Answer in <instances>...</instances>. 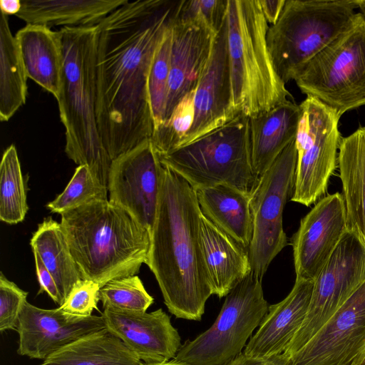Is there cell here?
<instances>
[{
  "instance_id": "603a6c76",
  "label": "cell",
  "mask_w": 365,
  "mask_h": 365,
  "mask_svg": "<svg viewBox=\"0 0 365 365\" xmlns=\"http://www.w3.org/2000/svg\"><path fill=\"white\" fill-rule=\"evenodd\" d=\"M15 38L27 77L56 98L63 67L58 31L44 25L26 24Z\"/></svg>"
},
{
  "instance_id": "7a4b0ae2",
  "label": "cell",
  "mask_w": 365,
  "mask_h": 365,
  "mask_svg": "<svg viewBox=\"0 0 365 365\" xmlns=\"http://www.w3.org/2000/svg\"><path fill=\"white\" fill-rule=\"evenodd\" d=\"M163 165L147 265L177 318L200 321L212 294L201 248L202 212L195 189Z\"/></svg>"
},
{
  "instance_id": "d590c367",
  "label": "cell",
  "mask_w": 365,
  "mask_h": 365,
  "mask_svg": "<svg viewBox=\"0 0 365 365\" xmlns=\"http://www.w3.org/2000/svg\"><path fill=\"white\" fill-rule=\"evenodd\" d=\"M28 292L0 274V331L16 329Z\"/></svg>"
},
{
  "instance_id": "f1b7e54d",
  "label": "cell",
  "mask_w": 365,
  "mask_h": 365,
  "mask_svg": "<svg viewBox=\"0 0 365 365\" xmlns=\"http://www.w3.org/2000/svg\"><path fill=\"white\" fill-rule=\"evenodd\" d=\"M26 74L7 16L0 14V120L8 121L26 102Z\"/></svg>"
},
{
  "instance_id": "3957f363",
  "label": "cell",
  "mask_w": 365,
  "mask_h": 365,
  "mask_svg": "<svg viewBox=\"0 0 365 365\" xmlns=\"http://www.w3.org/2000/svg\"><path fill=\"white\" fill-rule=\"evenodd\" d=\"M61 225L83 279L99 284L135 275L147 264L150 232L125 210L99 200L61 215Z\"/></svg>"
},
{
  "instance_id": "484cf974",
  "label": "cell",
  "mask_w": 365,
  "mask_h": 365,
  "mask_svg": "<svg viewBox=\"0 0 365 365\" xmlns=\"http://www.w3.org/2000/svg\"><path fill=\"white\" fill-rule=\"evenodd\" d=\"M337 164L348 230L365 245V127L341 138Z\"/></svg>"
},
{
  "instance_id": "9c48e42d",
  "label": "cell",
  "mask_w": 365,
  "mask_h": 365,
  "mask_svg": "<svg viewBox=\"0 0 365 365\" xmlns=\"http://www.w3.org/2000/svg\"><path fill=\"white\" fill-rule=\"evenodd\" d=\"M262 279L251 272L225 297L211 327L180 347L173 361L187 365H222L242 353L268 312Z\"/></svg>"
},
{
  "instance_id": "60d3db41",
  "label": "cell",
  "mask_w": 365,
  "mask_h": 365,
  "mask_svg": "<svg viewBox=\"0 0 365 365\" xmlns=\"http://www.w3.org/2000/svg\"><path fill=\"white\" fill-rule=\"evenodd\" d=\"M21 7V1L19 0H1L0 8L1 12L6 16L9 14L16 15Z\"/></svg>"
},
{
  "instance_id": "8fae6325",
  "label": "cell",
  "mask_w": 365,
  "mask_h": 365,
  "mask_svg": "<svg viewBox=\"0 0 365 365\" xmlns=\"http://www.w3.org/2000/svg\"><path fill=\"white\" fill-rule=\"evenodd\" d=\"M301 115L295 138L297 153L295 182L291 200L310 206L327 192L338 159L340 117L317 98L299 104Z\"/></svg>"
},
{
  "instance_id": "f35d334b",
  "label": "cell",
  "mask_w": 365,
  "mask_h": 365,
  "mask_svg": "<svg viewBox=\"0 0 365 365\" xmlns=\"http://www.w3.org/2000/svg\"><path fill=\"white\" fill-rule=\"evenodd\" d=\"M288 357L284 354L268 357H257L242 352L222 365H287Z\"/></svg>"
},
{
  "instance_id": "8d00e7d4",
  "label": "cell",
  "mask_w": 365,
  "mask_h": 365,
  "mask_svg": "<svg viewBox=\"0 0 365 365\" xmlns=\"http://www.w3.org/2000/svg\"><path fill=\"white\" fill-rule=\"evenodd\" d=\"M99 284L90 279L78 281L71 289L64 303L59 308L64 312L81 317L92 315L100 301Z\"/></svg>"
},
{
  "instance_id": "83f0119b",
  "label": "cell",
  "mask_w": 365,
  "mask_h": 365,
  "mask_svg": "<svg viewBox=\"0 0 365 365\" xmlns=\"http://www.w3.org/2000/svg\"><path fill=\"white\" fill-rule=\"evenodd\" d=\"M30 245L54 278L63 304L73 285L82 277L61 223L51 217L45 218L33 233Z\"/></svg>"
},
{
  "instance_id": "cb8c5ba5",
  "label": "cell",
  "mask_w": 365,
  "mask_h": 365,
  "mask_svg": "<svg viewBox=\"0 0 365 365\" xmlns=\"http://www.w3.org/2000/svg\"><path fill=\"white\" fill-rule=\"evenodd\" d=\"M195 190L202 214L248 249L253 231L250 193L227 184Z\"/></svg>"
},
{
  "instance_id": "44dd1931",
  "label": "cell",
  "mask_w": 365,
  "mask_h": 365,
  "mask_svg": "<svg viewBox=\"0 0 365 365\" xmlns=\"http://www.w3.org/2000/svg\"><path fill=\"white\" fill-rule=\"evenodd\" d=\"M200 241L212 294L226 297L252 272L247 249L202 214Z\"/></svg>"
},
{
  "instance_id": "52a82bcc",
  "label": "cell",
  "mask_w": 365,
  "mask_h": 365,
  "mask_svg": "<svg viewBox=\"0 0 365 365\" xmlns=\"http://www.w3.org/2000/svg\"><path fill=\"white\" fill-rule=\"evenodd\" d=\"M159 156L162 164L195 190L227 184L250 193L257 179L252 165L249 118L242 115Z\"/></svg>"
},
{
  "instance_id": "b9f144b4",
  "label": "cell",
  "mask_w": 365,
  "mask_h": 365,
  "mask_svg": "<svg viewBox=\"0 0 365 365\" xmlns=\"http://www.w3.org/2000/svg\"><path fill=\"white\" fill-rule=\"evenodd\" d=\"M140 365H187V364L176 362V361L172 360L170 361H166L164 363H159V364H148L142 363Z\"/></svg>"
},
{
  "instance_id": "d6986e66",
  "label": "cell",
  "mask_w": 365,
  "mask_h": 365,
  "mask_svg": "<svg viewBox=\"0 0 365 365\" xmlns=\"http://www.w3.org/2000/svg\"><path fill=\"white\" fill-rule=\"evenodd\" d=\"M216 34L202 21L179 20L174 16L165 121L180 100L196 88L210 58Z\"/></svg>"
},
{
  "instance_id": "ab89813d",
  "label": "cell",
  "mask_w": 365,
  "mask_h": 365,
  "mask_svg": "<svg viewBox=\"0 0 365 365\" xmlns=\"http://www.w3.org/2000/svg\"><path fill=\"white\" fill-rule=\"evenodd\" d=\"M258 1L267 23L274 25L282 11L286 0H258Z\"/></svg>"
},
{
  "instance_id": "836d02e7",
  "label": "cell",
  "mask_w": 365,
  "mask_h": 365,
  "mask_svg": "<svg viewBox=\"0 0 365 365\" xmlns=\"http://www.w3.org/2000/svg\"><path fill=\"white\" fill-rule=\"evenodd\" d=\"M99 296L104 309L145 312L154 302L137 275L108 282L101 288Z\"/></svg>"
},
{
  "instance_id": "30bf717a",
  "label": "cell",
  "mask_w": 365,
  "mask_h": 365,
  "mask_svg": "<svg viewBox=\"0 0 365 365\" xmlns=\"http://www.w3.org/2000/svg\"><path fill=\"white\" fill-rule=\"evenodd\" d=\"M297 160L294 139L257 179L250 193L253 231L247 252L252 272L262 279L272 261L287 245L282 217L293 195Z\"/></svg>"
},
{
  "instance_id": "5bb4252c",
  "label": "cell",
  "mask_w": 365,
  "mask_h": 365,
  "mask_svg": "<svg viewBox=\"0 0 365 365\" xmlns=\"http://www.w3.org/2000/svg\"><path fill=\"white\" fill-rule=\"evenodd\" d=\"M365 364V281L287 365Z\"/></svg>"
},
{
  "instance_id": "7402d4cb",
  "label": "cell",
  "mask_w": 365,
  "mask_h": 365,
  "mask_svg": "<svg viewBox=\"0 0 365 365\" xmlns=\"http://www.w3.org/2000/svg\"><path fill=\"white\" fill-rule=\"evenodd\" d=\"M300 106L287 100L249 118L252 165L259 178L296 138Z\"/></svg>"
},
{
  "instance_id": "8992f818",
  "label": "cell",
  "mask_w": 365,
  "mask_h": 365,
  "mask_svg": "<svg viewBox=\"0 0 365 365\" xmlns=\"http://www.w3.org/2000/svg\"><path fill=\"white\" fill-rule=\"evenodd\" d=\"M356 0H286L267 43L275 71L284 83L329 45L356 13Z\"/></svg>"
},
{
  "instance_id": "ee69618b",
  "label": "cell",
  "mask_w": 365,
  "mask_h": 365,
  "mask_svg": "<svg viewBox=\"0 0 365 365\" xmlns=\"http://www.w3.org/2000/svg\"><path fill=\"white\" fill-rule=\"evenodd\" d=\"M365 365V364H364Z\"/></svg>"
},
{
  "instance_id": "2e32d148",
  "label": "cell",
  "mask_w": 365,
  "mask_h": 365,
  "mask_svg": "<svg viewBox=\"0 0 365 365\" xmlns=\"http://www.w3.org/2000/svg\"><path fill=\"white\" fill-rule=\"evenodd\" d=\"M105 329L101 316L76 317L59 307L46 309L26 302L16 329L19 336L17 353L45 360L76 340Z\"/></svg>"
},
{
  "instance_id": "4316f807",
  "label": "cell",
  "mask_w": 365,
  "mask_h": 365,
  "mask_svg": "<svg viewBox=\"0 0 365 365\" xmlns=\"http://www.w3.org/2000/svg\"><path fill=\"white\" fill-rule=\"evenodd\" d=\"M139 358L107 329L63 346L41 365H140Z\"/></svg>"
},
{
  "instance_id": "74e56055",
  "label": "cell",
  "mask_w": 365,
  "mask_h": 365,
  "mask_svg": "<svg viewBox=\"0 0 365 365\" xmlns=\"http://www.w3.org/2000/svg\"><path fill=\"white\" fill-rule=\"evenodd\" d=\"M37 279L40 285L38 294L46 292L53 301L60 306L63 302L51 272L46 268L41 257L36 251H33Z\"/></svg>"
},
{
  "instance_id": "d4e9b609",
  "label": "cell",
  "mask_w": 365,
  "mask_h": 365,
  "mask_svg": "<svg viewBox=\"0 0 365 365\" xmlns=\"http://www.w3.org/2000/svg\"><path fill=\"white\" fill-rule=\"evenodd\" d=\"M128 0H23L16 15L27 24L63 27L97 26Z\"/></svg>"
},
{
  "instance_id": "7bdbcfd3",
  "label": "cell",
  "mask_w": 365,
  "mask_h": 365,
  "mask_svg": "<svg viewBox=\"0 0 365 365\" xmlns=\"http://www.w3.org/2000/svg\"><path fill=\"white\" fill-rule=\"evenodd\" d=\"M358 8L360 9V12H361L365 16V0H356Z\"/></svg>"
},
{
  "instance_id": "9a60e30c",
  "label": "cell",
  "mask_w": 365,
  "mask_h": 365,
  "mask_svg": "<svg viewBox=\"0 0 365 365\" xmlns=\"http://www.w3.org/2000/svg\"><path fill=\"white\" fill-rule=\"evenodd\" d=\"M348 230L343 195L321 198L292 239L296 279L314 280Z\"/></svg>"
},
{
  "instance_id": "277c9868",
  "label": "cell",
  "mask_w": 365,
  "mask_h": 365,
  "mask_svg": "<svg viewBox=\"0 0 365 365\" xmlns=\"http://www.w3.org/2000/svg\"><path fill=\"white\" fill-rule=\"evenodd\" d=\"M60 88L56 98L65 127L67 156L86 165L106 187L112 160L97 123V27H62Z\"/></svg>"
},
{
  "instance_id": "ac0fdd59",
  "label": "cell",
  "mask_w": 365,
  "mask_h": 365,
  "mask_svg": "<svg viewBox=\"0 0 365 365\" xmlns=\"http://www.w3.org/2000/svg\"><path fill=\"white\" fill-rule=\"evenodd\" d=\"M101 317L106 329L145 364L168 361L182 346L177 329L162 309L148 313L108 307Z\"/></svg>"
},
{
  "instance_id": "ffe728a7",
  "label": "cell",
  "mask_w": 365,
  "mask_h": 365,
  "mask_svg": "<svg viewBox=\"0 0 365 365\" xmlns=\"http://www.w3.org/2000/svg\"><path fill=\"white\" fill-rule=\"evenodd\" d=\"M313 287V280L296 279L289 294L279 303L269 306L242 352L257 357L284 354L305 319Z\"/></svg>"
},
{
  "instance_id": "e575fe53",
  "label": "cell",
  "mask_w": 365,
  "mask_h": 365,
  "mask_svg": "<svg viewBox=\"0 0 365 365\" xmlns=\"http://www.w3.org/2000/svg\"><path fill=\"white\" fill-rule=\"evenodd\" d=\"M227 0L179 1L175 18L182 21H200L217 33L227 14Z\"/></svg>"
},
{
  "instance_id": "6da1fadb",
  "label": "cell",
  "mask_w": 365,
  "mask_h": 365,
  "mask_svg": "<svg viewBox=\"0 0 365 365\" xmlns=\"http://www.w3.org/2000/svg\"><path fill=\"white\" fill-rule=\"evenodd\" d=\"M179 1H128L97 26V123L111 160L151 139L148 78Z\"/></svg>"
},
{
  "instance_id": "4dcf8cb0",
  "label": "cell",
  "mask_w": 365,
  "mask_h": 365,
  "mask_svg": "<svg viewBox=\"0 0 365 365\" xmlns=\"http://www.w3.org/2000/svg\"><path fill=\"white\" fill-rule=\"evenodd\" d=\"M172 24L173 22L166 29L155 51L148 73V93L154 131L160 127L165 120L169 91Z\"/></svg>"
},
{
  "instance_id": "d6a6232c",
  "label": "cell",
  "mask_w": 365,
  "mask_h": 365,
  "mask_svg": "<svg viewBox=\"0 0 365 365\" xmlns=\"http://www.w3.org/2000/svg\"><path fill=\"white\" fill-rule=\"evenodd\" d=\"M195 89L186 94L165 123L153 132L151 140L159 155L182 145L195 118Z\"/></svg>"
},
{
  "instance_id": "1f68e13d",
  "label": "cell",
  "mask_w": 365,
  "mask_h": 365,
  "mask_svg": "<svg viewBox=\"0 0 365 365\" xmlns=\"http://www.w3.org/2000/svg\"><path fill=\"white\" fill-rule=\"evenodd\" d=\"M108 188L86 165H78L64 190L46 205L53 213H62L99 200H108Z\"/></svg>"
},
{
  "instance_id": "f546056e",
  "label": "cell",
  "mask_w": 365,
  "mask_h": 365,
  "mask_svg": "<svg viewBox=\"0 0 365 365\" xmlns=\"http://www.w3.org/2000/svg\"><path fill=\"white\" fill-rule=\"evenodd\" d=\"M29 206L17 150L11 145L0 164V220L10 225L22 222Z\"/></svg>"
},
{
  "instance_id": "5b68a950",
  "label": "cell",
  "mask_w": 365,
  "mask_h": 365,
  "mask_svg": "<svg viewBox=\"0 0 365 365\" xmlns=\"http://www.w3.org/2000/svg\"><path fill=\"white\" fill-rule=\"evenodd\" d=\"M268 29L258 0H227V51L236 115L252 117L291 96L274 70L267 48Z\"/></svg>"
},
{
  "instance_id": "4fadbf2b",
  "label": "cell",
  "mask_w": 365,
  "mask_h": 365,
  "mask_svg": "<svg viewBox=\"0 0 365 365\" xmlns=\"http://www.w3.org/2000/svg\"><path fill=\"white\" fill-rule=\"evenodd\" d=\"M163 165L148 139L112 160L108 179V200L125 210L150 234L160 190Z\"/></svg>"
},
{
  "instance_id": "7c38bea8",
  "label": "cell",
  "mask_w": 365,
  "mask_h": 365,
  "mask_svg": "<svg viewBox=\"0 0 365 365\" xmlns=\"http://www.w3.org/2000/svg\"><path fill=\"white\" fill-rule=\"evenodd\" d=\"M364 281L365 245L348 230L314 280L305 319L284 354L302 349Z\"/></svg>"
},
{
  "instance_id": "ba28073f",
  "label": "cell",
  "mask_w": 365,
  "mask_h": 365,
  "mask_svg": "<svg viewBox=\"0 0 365 365\" xmlns=\"http://www.w3.org/2000/svg\"><path fill=\"white\" fill-rule=\"evenodd\" d=\"M307 96L339 117L365 106V16L356 13L344 30L295 78Z\"/></svg>"
},
{
  "instance_id": "e0dca14e",
  "label": "cell",
  "mask_w": 365,
  "mask_h": 365,
  "mask_svg": "<svg viewBox=\"0 0 365 365\" xmlns=\"http://www.w3.org/2000/svg\"><path fill=\"white\" fill-rule=\"evenodd\" d=\"M194 105L193 124L181 146L221 127L237 116L232 102L227 14L215 36L210 58L197 84Z\"/></svg>"
}]
</instances>
